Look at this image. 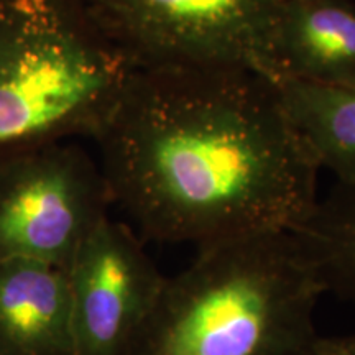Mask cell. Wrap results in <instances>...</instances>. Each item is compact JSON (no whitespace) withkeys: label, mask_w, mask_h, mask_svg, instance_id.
<instances>
[{"label":"cell","mask_w":355,"mask_h":355,"mask_svg":"<svg viewBox=\"0 0 355 355\" xmlns=\"http://www.w3.org/2000/svg\"><path fill=\"white\" fill-rule=\"evenodd\" d=\"M94 139L112 202L150 241L295 230L319 201V166L254 69H133Z\"/></svg>","instance_id":"6da1fadb"},{"label":"cell","mask_w":355,"mask_h":355,"mask_svg":"<svg viewBox=\"0 0 355 355\" xmlns=\"http://www.w3.org/2000/svg\"><path fill=\"white\" fill-rule=\"evenodd\" d=\"M73 355H123L155 306L166 277L137 235L107 216L68 268Z\"/></svg>","instance_id":"8992f818"},{"label":"cell","mask_w":355,"mask_h":355,"mask_svg":"<svg viewBox=\"0 0 355 355\" xmlns=\"http://www.w3.org/2000/svg\"><path fill=\"white\" fill-rule=\"evenodd\" d=\"M321 355H355V334L345 337H322L319 344Z\"/></svg>","instance_id":"8fae6325"},{"label":"cell","mask_w":355,"mask_h":355,"mask_svg":"<svg viewBox=\"0 0 355 355\" xmlns=\"http://www.w3.org/2000/svg\"><path fill=\"white\" fill-rule=\"evenodd\" d=\"M321 275L291 230L199 247L123 355H319Z\"/></svg>","instance_id":"7a4b0ae2"},{"label":"cell","mask_w":355,"mask_h":355,"mask_svg":"<svg viewBox=\"0 0 355 355\" xmlns=\"http://www.w3.org/2000/svg\"><path fill=\"white\" fill-rule=\"evenodd\" d=\"M112 204L101 166L78 145L0 158V260L26 259L68 272Z\"/></svg>","instance_id":"5b68a950"},{"label":"cell","mask_w":355,"mask_h":355,"mask_svg":"<svg viewBox=\"0 0 355 355\" xmlns=\"http://www.w3.org/2000/svg\"><path fill=\"white\" fill-rule=\"evenodd\" d=\"M132 71L81 0H0V158L96 137Z\"/></svg>","instance_id":"3957f363"},{"label":"cell","mask_w":355,"mask_h":355,"mask_svg":"<svg viewBox=\"0 0 355 355\" xmlns=\"http://www.w3.org/2000/svg\"><path fill=\"white\" fill-rule=\"evenodd\" d=\"M291 232L316 265L326 293L355 301V188L336 184Z\"/></svg>","instance_id":"30bf717a"},{"label":"cell","mask_w":355,"mask_h":355,"mask_svg":"<svg viewBox=\"0 0 355 355\" xmlns=\"http://www.w3.org/2000/svg\"><path fill=\"white\" fill-rule=\"evenodd\" d=\"M132 69L245 68L268 76L285 0H81Z\"/></svg>","instance_id":"277c9868"},{"label":"cell","mask_w":355,"mask_h":355,"mask_svg":"<svg viewBox=\"0 0 355 355\" xmlns=\"http://www.w3.org/2000/svg\"><path fill=\"white\" fill-rule=\"evenodd\" d=\"M319 355H321V354H319Z\"/></svg>","instance_id":"7c38bea8"},{"label":"cell","mask_w":355,"mask_h":355,"mask_svg":"<svg viewBox=\"0 0 355 355\" xmlns=\"http://www.w3.org/2000/svg\"><path fill=\"white\" fill-rule=\"evenodd\" d=\"M268 78L355 87V3L285 0L273 33Z\"/></svg>","instance_id":"52a82bcc"},{"label":"cell","mask_w":355,"mask_h":355,"mask_svg":"<svg viewBox=\"0 0 355 355\" xmlns=\"http://www.w3.org/2000/svg\"><path fill=\"white\" fill-rule=\"evenodd\" d=\"M272 79V78H270ZM288 117L316 165L355 188V87L272 79Z\"/></svg>","instance_id":"9c48e42d"},{"label":"cell","mask_w":355,"mask_h":355,"mask_svg":"<svg viewBox=\"0 0 355 355\" xmlns=\"http://www.w3.org/2000/svg\"><path fill=\"white\" fill-rule=\"evenodd\" d=\"M68 272L37 260H0V355H73Z\"/></svg>","instance_id":"ba28073f"}]
</instances>
